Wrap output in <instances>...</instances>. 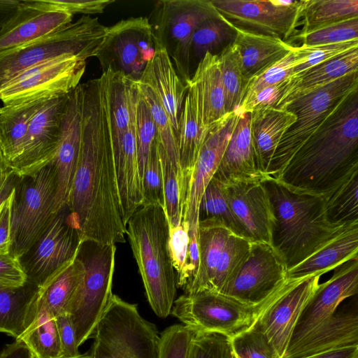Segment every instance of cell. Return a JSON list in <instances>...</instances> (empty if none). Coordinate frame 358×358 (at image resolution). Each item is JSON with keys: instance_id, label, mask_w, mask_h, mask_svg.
I'll return each instance as SVG.
<instances>
[{"instance_id": "37", "label": "cell", "mask_w": 358, "mask_h": 358, "mask_svg": "<svg viewBox=\"0 0 358 358\" xmlns=\"http://www.w3.org/2000/svg\"><path fill=\"white\" fill-rule=\"evenodd\" d=\"M236 36V28L221 15L200 23L192 34L189 45L192 75L207 52L214 55L215 50L233 43Z\"/></svg>"}, {"instance_id": "8", "label": "cell", "mask_w": 358, "mask_h": 358, "mask_svg": "<svg viewBox=\"0 0 358 358\" xmlns=\"http://www.w3.org/2000/svg\"><path fill=\"white\" fill-rule=\"evenodd\" d=\"M56 169L50 162L38 171L20 177L11 204L10 253L17 259L43 232L55 213Z\"/></svg>"}, {"instance_id": "25", "label": "cell", "mask_w": 358, "mask_h": 358, "mask_svg": "<svg viewBox=\"0 0 358 358\" xmlns=\"http://www.w3.org/2000/svg\"><path fill=\"white\" fill-rule=\"evenodd\" d=\"M155 54L138 80L155 94L176 134L183 103L188 90L176 73L164 45L154 39Z\"/></svg>"}, {"instance_id": "45", "label": "cell", "mask_w": 358, "mask_h": 358, "mask_svg": "<svg viewBox=\"0 0 358 358\" xmlns=\"http://www.w3.org/2000/svg\"><path fill=\"white\" fill-rule=\"evenodd\" d=\"M229 339L234 355L239 358H280L255 322Z\"/></svg>"}, {"instance_id": "57", "label": "cell", "mask_w": 358, "mask_h": 358, "mask_svg": "<svg viewBox=\"0 0 358 358\" xmlns=\"http://www.w3.org/2000/svg\"><path fill=\"white\" fill-rule=\"evenodd\" d=\"M20 178L10 169L0 175V206L12 194Z\"/></svg>"}, {"instance_id": "3", "label": "cell", "mask_w": 358, "mask_h": 358, "mask_svg": "<svg viewBox=\"0 0 358 358\" xmlns=\"http://www.w3.org/2000/svg\"><path fill=\"white\" fill-rule=\"evenodd\" d=\"M262 183L271 210L270 245L287 271L353 226L331 224L324 196L292 191L268 177Z\"/></svg>"}, {"instance_id": "36", "label": "cell", "mask_w": 358, "mask_h": 358, "mask_svg": "<svg viewBox=\"0 0 358 358\" xmlns=\"http://www.w3.org/2000/svg\"><path fill=\"white\" fill-rule=\"evenodd\" d=\"M46 101L0 106V145L9 168L21 155L33 115Z\"/></svg>"}, {"instance_id": "30", "label": "cell", "mask_w": 358, "mask_h": 358, "mask_svg": "<svg viewBox=\"0 0 358 358\" xmlns=\"http://www.w3.org/2000/svg\"><path fill=\"white\" fill-rule=\"evenodd\" d=\"M358 258V224L350 227L304 261L287 271V279L322 275Z\"/></svg>"}, {"instance_id": "13", "label": "cell", "mask_w": 358, "mask_h": 358, "mask_svg": "<svg viewBox=\"0 0 358 358\" xmlns=\"http://www.w3.org/2000/svg\"><path fill=\"white\" fill-rule=\"evenodd\" d=\"M83 242L66 204L54 214L36 241L18 258L27 281L41 287L76 257Z\"/></svg>"}, {"instance_id": "17", "label": "cell", "mask_w": 358, "mask_h": 358, "mask_svg": "<svg viewBox=\"0 0 358 358\" xmlns=\"http://www.w3.org/2000/svg\"><path fill=\"white\" fill-rule=\"evenodd\" d=\"M210 1L220 15L234 27L284 41L291 38L302 17L304 5V0Z\"/></svg>"}, {"instance_id": "11", "label": "cell", "mask_w": 358, "mask_h": 358, "mask_svg": "<svg viewBox=\"0 0 358 358\" xmlns=\"http://www.w3.org/2000/svg\"><path fill=\"white\" fill-rule=\"evenodd\" d=\"M86 61L66 54L30 67L2 87L0 101L3 106H15L64 96L80 84Z\"/></svg>"}, {"instance_id": "62", "label": "cell", "mask_w": 358, "mask_h": 358, "mask_svg": "<svg viewBox=\"0 0 358 358\" xmlns=\"http://www.w3.org/2000/svg\"><path fill=\"white\" fill-rule=\"evenodd\" d=\"M75 358H91V356L90 354H81L80 356Z\"/></svg>"}, {"instance_id": "9", "label": "cell", "mask_w": 358, "mask_h": 358, "mask_svg": "<svg viewBox=\"0 0 358 358\" xmlns=\"http://www.w3.org/2000/svg\"><path fill=\"white\" fill-rule=\"evenodd\" d=\"M153 11L150 22L154 39L166 48L176 73L187 85L192 77L189 52L192 34L200 23L220 14L210 0H163Z\"/></svg>"}, {"instance_id": "32", "label": "cell", "mask_w": 358, "mask_h": 358, "mask_svg": "<svg viewBox=\"0 0 358 358\" xmlns=\"http://www.w3.org/2000/svg\"><path fill=\"white\" fill-rule=\"evenodd\" d=\"M39 287L26 282L20 287L0 286V332L19 338L34 320Z\"/></svg>"}, {"instance_id": "60", "label": "cell", "mask_w": 358, "mask_h": 358, "mask_svg": "<svg viewBox=\"0 0 358 358\" xmlns=\"http://www.w3.org/2000/svg\"><path fill=\"white\" fill-rule=\"evenodd\" d=\"M91 358H122L114 350L94 341L90 353Z\"/></svg>"}, {"instance_id": "53", "label": "cell", "mask_w": 358, "mask_h": 358, "mask_svg": "<svg viewBox=\"0 0 358 358\" xmlns=\"http://www.w3.org/2000/svg\"><path fill=\"white\" fill-rule=\"evenodd\" d=\"M61 345V358H75L78 351L75 328L69 313L55 317Z\"/></svg>"}, {"instance_id": "33", "label": "cell", "mask_w": 358, "mask_h": 358, "mask_svg": "<svg viewBox=\"0 0 358 358\" xmlns=\"http://www.w3.org/2000/svg\"><path fill=\"white\" fill-rule=\"evenodd\" d=\"M178 124L177 138L180 163L187 185L190 173L208 135L203 127L200 103L194 89L189 85Z\"/></svg>"}, {"instance_id": "34", "label": "cell", "mask_w": 358, "mask_h": 358, "mask_svg": "<svg viewBox=\"0 0 358 358\" xmlns=\"http://www.w3.org/2000/svg\"><path fill=\"white\" fill-rule=\"evenodd\" d=\"M84 273V266L76 256L39 287L36 299L37 310L43 309L55 317L68 313Z\"/></svg>"}, {"instance_id": "12", "label": "cell", "mask_w": 358, "mask_h": 358, "mask_svg": "<svg viewBox=\"0 0 358 358\" xmlns=\"http://www.w3.org/2000/svg\"><path fill=\"white\" fill-rule=\"evenodd\" d=\"M171 315L196 332L217 333L231 338L252 325L255 306L220 292L203 291L179 296Z\"/></svg>"}, {"instance_id": "31", "label": "cell", "mask_w": 358, "mask_h": 358, "mask_svg": "<svg viewBox=\"0 0 358 358\" xmlns=\"http://www.w3.org/2000/svg\"><path fill=\"white\" fill-rule=\"evenodd\" d=\"M189 82L199 98L203 127L208 133L210 127L227 114L218 55L207 52L198 64Z\"/></svg>"}, {"instance_id": "59", "label": "cell", "mask_w": 358, "mask_h": 358, "mask_svg": "<svg viewBox=\"0 0 358 358\" xmlns=\"http://www.w3.org/2000/svg\"><path fill=\"white\" fill-rule=\"evenodd\" d=\"M306 358H358V345L334 350Z\"/></svg>"}, {"instance_id": "19", "label": "cell", "mask_w": 358, "mask_h": 358, "mask_svg": "<svg viewBox=\"0 0 358 358\" xmlns=\"http://www.w3.org/2000/svg\"><path fill=\"white\" fill-rule=\"evenodd\" d=\"M68 94L49 99L33 115L20 157L10 166L18 176L33 174L54 158Z\"/></svg>"}, {"instance_id": "39", "label": "cell", "mask_w": 358, "mask_h": 358, "mask_svg": "<svg viewBox=\"0 0 358 358\" xmlns=\"http://www.w3.org/2000/svg\"><path fill=\"white\" fill-rule=\"evenodd\" d=\"M32 352L34 358H61V345L55 317L43 309L17 338Z\"/></svg>"}, {"instance_id": "42", "label": "cell", "mask_w": 358, "mask_h": 358, "mask_svg": "<svg viewBox=\"0 0 358 358\" xmlns=\"http://www.w3.org/2000/svg\"><path fill=\"white\" fill-rule=\"evenodd\" d=\"M218 56L224 93V108L226 113H229L240 106L247 83L243 76L239 54L233 43L223 48Z\"/></svg>"}, {"instance_id": "10", "label": "cell", "mask_w": 358, "mask_h": 358, "mask_svg": "<svg viewBox=\"0 0 358 358\" xmlns=\"http://www.w3.org/2000/svg\"><path fill=\"white\" fill-rule=\"evenodd\" d=\"M122 358H157L160 334L144 319L136 304L113 294L92 337Z\"/></svg>"}, {"instance_id": "6", "label": "cell", "mask_w": 358, "mask_h": 358, "mask_svg": "<svg viewBox=\"0 0 358 358\" xmlns=\"http://www.w3.org/2000/svg\"><path fill=\"white\" fill-rule=\"evenodd\" d=\"M358 89V71L292 98L278 108L293 113L296 122L280 139L271 161L266 178L276 179L285 165L345 96Z\"/></svg>"}, {"instance_id": "56", "label": "cell", "mask_w": 358, "mask_h": 358, "mask_svg": "<svg viewBox=\"0 0 358 358\" xmlns=\"http://www.w3.org/2000/svg\"><path fill=\"white\" fill-rule=\"evenodd\" d=\"M0 358H34L29 347L21 340L7 344L0 352Z\"/></svg>"}, {"instance_id": "15", "label": "cell", "mask_w": 358, "mask_h": 358, "mask_svg": "<svg viewBox=\"0 0 358 358\" xmlns=\"http://www.w3.org/2000/svg\"><path fill=\"white\" fill-rule=\"evenodd\" d=\"M155 50L153 31L148 18L130 17L108 27L96 57L103 71L120 72L138 81Z\"/></svg>"}, {"instance_id": "63", "label": "cell", "mask_w": 358, "mask_h": 358, "mask_svg": "<svg viewBox=\"0 0 358 358\" xmlns=\"http://www.w3.org/2000/svg\"><path fill=\"white\" fill-rule=\"evenodd\" d=\"M236 358H239V357H236Z\"/></svg>"}, {"instance_id": "47", "label": "cell", "mask_w": 358, "mask_h": 358, "mask_svg": "<svg viewBox=\"0 0 358 358\" xmlns=\"http://www.w3.org/2000/svg\"><path fill=\"white\" fill-rule=\"evenodd\" d=\"M142 191V206L159 205L164 207L163 177L156 138L144 169Z\"/></svg>"}, {"instance_id": "55", "label": "cell", "mask_w": 358, "mask_h": 358, "mask_svg": "<svg viewBox=\"0 0 358 358\" xmlns=\"http://www.w3.org/2000/svg\"><path fill=\"white\" fill-rule=\"evenodd\" d=\"M13 195V191L0 206V252H10Z\"/></svg>"}, {"instance_id": "46", "label": "cell", "mask_w": 358, "mask_h": 358, "mask_svg": "<svg viewBox=\"0 0 358 358\" xmlns=\"http://www.w3.org/2000/svg\"><path fill=\"white\" fill-rule=\"evenodd\" d=\"M355 48H358V40L308 47H296L301 58V63L294 68L289 78V85L314 66Z\"/></svg>"}, {"instance_id": "24", "label": "cell", "mask_w": 358, "mask_h": 358, "mask_svg": "<svg viewBox=\"0 0 358 358\" xmlns=\"http://www.w3.org/2000/svg\"><path fill=\"white\" fill-rule=\"evenodd\" d=\"M358 345L357 303L338 308L333 316L310 334L287 348L282 358H306Z\"/></svg>"}, {"instance_id": "28", "label": "cell", "mask_w": 358, "mask_h": 358, "mask_svg": "<svg viewBox=\"0 0 358 358\" xmlns=\"http://www.w3.org/2000/svg\"><path fill=\"white\" fill-rule=\"evenodd\" d=\"M231 234L224 227L199 222V264L195 275L183 287L185 294L213 291L215 272L222 262Z\"/></svg>"}, {"instance_id": "40", "label": "cell", "mask_w": 358, "mask_h": 358, "mask_svg": "<svg viewBox=\"0 0 358 358\" xmlns=\"http://www.w3.org/2000/svg\"><path fill=\"white\" fill-rule=\"evenodd\" d=\"M304 34L326 25L358 17L357 0H304Z\"/></svg>"}, {"instance_id": "5", "label": "cell", "mask_w": 358, "mask_h": 358, "mask_svg": "<svg viewBox=\"0 0 358 358\" xmlns=\"http://www.w3.org/2000/svg\"><path fill=\"white\" fill-rule=\"evenodd\" d=\"M108 27L97 17L83 15L74 22L45 36L0 52V90L26 69L66 54L86 59L96 57Z\"/></svg>"}, {"instance_id": "22", "label": "cell", "mask_w": 358, "mask_h": 358, "mask_svg": "<svg viewBox=\"0 0 358 358\" xmlns=\"http://www.w3.org/2000/svg\"><path fill=\"white\" fill-rule=\"evenodd\" d=\"M73 17L46 8L38 0L21 1L15 14L0 31V52L54 32L72 22Z\"/></svg>"}, {"instance_id": "58", "label": "cell", "mask_w": 358, "mask_h": 358, "mask_svg": "<svg viewBox=\"0 0 358 358\" xmlns=\"http://www.w3.org/2000/svg\"><path fill=\"white\" fill-rule=\"evenodd\" d=\"M21 1L0 0V31L17 10Z\"/></svg>"}, {"instance_id": "1", "label": "cell", "mask_w": 358, "mask_h": 358, "mask_svg": "<svg viewBox=\"0 0 358 358\" xmlns=\"http://www.w3.org/2000/svg\"><path fill=\"white\" fill-rule=\"evenodd\" d=\"M80 144L68 206L82 241L124 243L112 134L99 78L80 84Z\"/></svg>"}, {"instance_id": "38", "label": "cell", "mask_w": 358, "mask_h": 358, "mask_svg": "<svg viewBox=\"0 0 358 358\" xmlns=\"http://www.w3.org/2000/svg\"><path fill=\"white\" fill-rule=\"evenodd\" d=\"M199 222L224 227L234 234L249 240L246 230L229 206L224 184L214 178L208 184L201 197Z\"/></svg>"}, {"instance_id": "4", "label": "cell", "mask_w": 358, "mask_h": 358, "mask_svg": "<svg viewBox=\"0 0 358 358\" xmlns=\"http://www.w3.org/2000/svg\"><path fill=\"white\" fill-rule=\"evenodd\" d=\"M126 227L147 300L157 317L166 318L176 299L178 278L170 252L169 223L164 207H140Z\"/></svg>"}, {"instance_id": "29", "label": "cell", "mask_w": 358, "mask_h": 358, "mask_svg": "<svg viewBox=\"0 0 358 358\" xmlns=\"http://www.w3.org/2000/svg\"><path fill=\"white\" fill-rule=\"evenodd\" d=\"M236 29L233 44L239 54L243 76L247 83L251 78L282 59L294 48L279 38Z\"/></svg>"}, {"instance_id": "44", "label": "cell", "mask_w": 358, "mask_h": 358, "mask_svg": "<svg viewBox=\"0 0 358 358\" xmlns=\"http://www.w3.org/2000/svg\"><path fill=\"white\" fill-rule=\"evenodd\" d=\"M301 40V46H313L358 40V17L332 23L292 38Z\"/></svg>"}, {"instance_id": "49", "label": "cell", "mask_w": 358, "mask_h": 358, "mask_svg": "<svg viewBox=\"0 0 358 358\" xmlns=\"http://www.w3.org/2000/svg\"><path fill=\"white\" fill-rule=\"evenodd\" d=\"M188 358H236L230 339L222 334L195 332Z\"/></svg>"}, {"instance_id": "50", "label": "cell", "mask_w": 358, "mask_h": 358, "mask_svg": "<svg viewBox=\"0 0 358 358\" xmlns=\"http://www.w3.org/2000/svg\"><path fill=\"white\" fill-rule=\"evenodd\" d=\"M196 331L183 324H173L160 333L157 358H188Z\"/></svg>"}, {"instance_id": "41", "label": "cell", "mask_w": 358, "mask_h": 358, "mask_svg": "<svg viewBox=\"0 0 358 358\" xmlns=\"http://www.w3.org/2000/svg\"><path fill=\"white\" fill-rule=\"evenodd\" d=\"M324 197L327 219L331 224H358V172Z\"/></svg>"}, {"instance_id": "27", "label": "cell", "mask_w": 358, "mask_h": 358, "mask_svg": "<svg viewBox=\"0 0 358 358\" xmlns=\"http://www.w3.org/2000/svg\"><path fill=\"white\" fill-rule=\"evenodd\" d=\"M296 120L293 113L282 108L267 107L250 112V134L256 167L264 178L280 139Z\"/></svg>"}, {"instance_id": "21", "label": "cell", "mask_w": 358, "mask_h": 358, "mask_svg": "<svg viewBox=\"0 0 358 358\" xmlns=\"http://www.w3.org/2000/svg\"><path fill=\"white\" fill-rule=\"evenodd\" d=\"M80 96L79 84L68 94L62 120L59 144L53 159L57 175L55 210L67 204L74 178L80 144Z\"/></svg>"}, {"instance_id": "14", "label": "cell", "mask_w": 358, "mask_h": 358, "mask_svg": "<svg viewBox=\"0 0 358 358\" xmlns=\"http://www.w3.org/2000/svg\"><path fill=\"white\" fill-rule=\"evenodd\" d=\"M321 275L287 279L255 306V323L280 358L288 347L295 324L305 305L316 290Z\"/></svg>"}, {"instance_id": "7", "label": "cell", "mask_w": 358, "mask_h": 358, "mask_svg": "<svg viewBox=\"0 0 358 358\" xmlns=\"http://www.w3.org/2000/svg\"><path fill=\"white\" fill-rule=\"evenodd\" d=\"M116 246L83 241L77 257L82 262L85 273L69 306L78 346L92 337L95 327L113 294V278Z\"/></svg>"}, {"instance_id": "52", "label": "cell", "mask_w": 358, "mask_h": 358, "mask_svg": "<svg viewBox=\"0 0 358 358\" xmlns=\"http://www.w3.org/2000/svg\"><path fill=\"white\" fill-rule=\"evenodd\" d=\"M43 7L75 14L102 13L115 0H38Z\"/></svg>"}, {"instance_id": "20", "label": "cell", "mask_w": 358, "mask_h": 358, "mask_svg": "<svg viewBox=\"0 0 358 358\" xmlns=\"http://www.w3.org/2000/svg\"><path fill=\"white\" fill-rule=\"evenodd\" d=\"M347 262L330 279L318 285L297 320L287 348L327 322L345 299L357 294L358 258Z\"/></svg>"}, {"instance_id": "61", "label": "cell", "mask_w": 358, "mask_h": 358, "mask_svg": "<svg viewBox=\"0 0 358 358\" xmlns=\"http://www.w3.org/2000/svg\"><path fill=\"white\" fill-rule=\"evenodd\" d=\"M10 168L8 167L4 156L2 152V150L0 145V175L6 171Z\"/></svg>"}, {"instance_id": "18", "label": "cell", "mask_w": 358, "mask_h": 358, "mask_svg": "<svg viewBox=\"0 0 358 358\" xmlns=\"http://www.w3.org/2000/svg\"><path fill=\"white\" fill-rule=\"evenodd\" d=\"M238 116L236 111L227 113L210 127L190 173L181 222L188 229L189 238L198 234L201 197L219 166Z\"/></svg>"}, {"instance_id": "16", "label": "cell", "mask_w": 358, "mask_h": 358, "mask_svg": "<svg viewBox=\"0 0 358 358\" xmlns=\"http://www.w3.org/2000/svg\"><path fill=\"white\" fill-rule=\"evenodd\" d=\"M286 280V268L272 246L251 242L248 254L229 275L220 293L257 306Z\"/></svg>"}, {"instance_id": "26", "label": "cell", "mask_w": 358, "mask_h": 358, "mask_svg": "<svg viewBox=\"0 0 358 358\" xmlns=\"http://www.w3.org/2000/svg\"><path fill=\"white\" fill-rule=\"evenodd\" d=\"M223 184L262 180L258 172L250 134V113L239 114L219 166L213 177Z\"/></svg>"}, {"instance_id": "23", "label": "cell", "mask_w": 358, "mask_h": 358, "mask_svg": "<svg viewBox=\"0 0 358 358\" xmlns=\"http://www.w3.org/2000/svg\"><path fill=\"white\" fill-rule=\"evenodd\" d=\"M232 212L247 231L250 242L270 244L271 210L262 180H236L224 184Z\"/></svg>"}, {"instance_id": "35", "label": "cell", "mask_w": 358, "mask_h": 358, "mask_svg": "<svg viewBox=\"0 0 358 358\" xmlns=\"http://www.w3.org/2000/svg\"><path fill=\"white\" fill-rule=\"evenodd\" d=\"M354 71H358V48L309 69L289 83L276 108L292 98L313 91Z\"/></svg>"}, {"instance_id": "51", "label": "cell", "mask_w": 358, "mask_h": 358, "mask_svg": "<svg viewBox=\"0 0 358 358\" xmlns=\"http://www.w3.org/2000/svg\"><path fill=\"white\" fill-rule=\"evenodd\" d=\"M189 231L182 223L177 227L169 226V248L173 267L178 278V287L186 283L185 271L189 247Z\"/></svg>"}, {"instance_id": "2", "label": "cell", "mask_w": 358, "mask_h": 358, "mask_svg": "<svg viewBox=\"0 0 358 358\" xmlns=\"http://www.w3.org/2000/svg\"><path fill=\"white\" fill-rule=\"evenodd\" d=\"M358 172V89L345 96L275 179L325 196Z\"/></svg>"}, {"instance_id": "43", "label": "cell", "mask_w": 358, "mask_h": 358, "mask_svg": "<svg viewBox=\"0 0 358 358\" xmlns=\"http://www.w3.org/2000/svg\"><path fill=\"white\" fill-rule=\"evenodd\" d=\"M301 63L296 47L282 59L253 76L247 83L243 100L238 108L248 102L263 89L280 84L289 79L295 67Z\"/></svg>"}, {"instance_id": "48", "label": "cell", "mask_w": 358, "mask_h": 358, "mask_svg": "<svg viewBox=\"0 0 358 358\" xmlns=\"http://www.w3.org/2000/svg\"><path fill=\"white\" fill-rule=\"evenodd\" d=\"M136 133L139 173L142 180L144 169L155 143L157 132L150 111L139 93L136 110Z\"/></svg>"}, {"instance_id": "54", "label": "cell", "mask_w": 358, "mask_h": 358, "mask_svg": "<svg viewBox=\"0 0 358 358\" xmlns=\"http://www.w3.org/2000/svg\"><path fill=\"white\" fill-rule=\"evenodd\" d=\"M27 282L18 259L10 252H0V286L20 287Z\"/></svg>"}]
</instances>
